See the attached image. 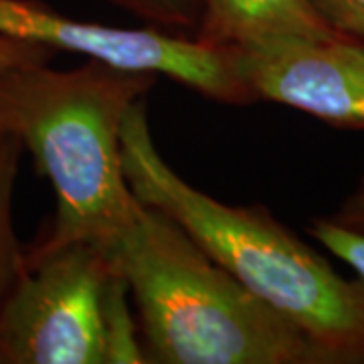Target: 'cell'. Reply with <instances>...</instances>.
Segmentation results:
<instances>
[{
    "label": "cell",
    "instance_id": "1",
    "mask_svg": "<svg viewBox=\"0 0 364 364\" xmlns=\"http://www.w3.org/2000/svg\"><path fill=\"white\" fill-rule=\"evenodd\" d=\"M49 65L0 71V132L21 140L55 193L51 223L26 257L71 243L105 247L134 223L142 203L124 174L122 128L158 79L97 59Z\"/></svg>",
    "mask_w": 364,
    "mask_h": 364
},
{
    "label": "cell",
    "instance_id": "2",
    "mask_svg": "<svg viewBox=\"0 0 364 364\" xmlns=\"http://www.w3.org/2000/svg\"><path fill=\"white\" fill-rule=\"evenodd\" d=\"M132 193L168 215L227 272L286 316L328 364H364V279L344 277L269 208L227 205L182 178L158 152L148 107L132 105L122 128Z\"/></svg>",
    "mask_w": 364,
    "mask_h": 364
},
{
    "label": "cell",
    "instance_id": "3",
    "mask_svg": "<svg viewBox=\"0 0 364 364\" xmlns=\"http://www.w3.org/2000/svg\"><path fill=\"white\" fill-rule=\"evenodd\" d=\"M102 249L128 284L146 363L328 364L298 326L162 210L142 203L130 227Z\"/></svg>",
    "mask_w": 364,
    "mask_h": 364
},
{
    "label": "cell",
    "instance_id": "4",
    "mask_svg": "<svg viewBox=\"0 0 364 364\" xmlns=\"http://www.w3.org/2000/svg\"><path fill=\"white\" fill-rule=\"evenodd\" d=\"M0 304V364H104V298L114 265L93 243L26 257Z\"/></svg>",
    "mask_w": 364,
    "mask_h": 364
},
{
    "label": "cell",
    "instance_id": "5",
    "mask_svg": "<svg viewBox=\"0 0 364 364\" xmlns=\"http://www.w3.org/2000/svg\"><path fill=\"white\" fill-rule=\"evenodd\" d=\"M0 35L55 53H77L109 65L164 75L219 104L255 102L237 77L229 53L210 51L191 37L156 26L95 25L57 13L37 0H0Z\"/></svg>",
    "mask_w": 364,
    "mask_h": 364
},
{
    "label": "cell",
    "instance_id": "6",
    "mask_svg": "<svg viewBox=\"0 0 364 364\" xmlns=\"http://www.w3.org/2000/svg\"><path fill=\"white\" fill-rule=\"evenodd\" d=\"M225 53L255 102L294 107L338 130L364 132L363 39L336 33Z\"/></svg>",
    "mask_w": 364,
    "mask_h": 364
},
{
    "label": "cell",
    "instance_id": "7",
    "mask_svg": "<svg viewBox=\"0 0 364 364\" xmlns=\"http://www.w3.org/2000/svg\"><path fill=\"white\" fill-rule=\"evenodd\" d=\"M336 33L310 0H205L193 39L210 51H235Z\"/></svg>",
    "mask_w": 364,
    "mask_h": 364
},
{
    "label": "cell",
    "instance_id": "8",
    "mask_svg": "<svg viewBox=\"0 0 364 364\" xmlns=\"http://www.w3.org/2000/svg\"><path fill=\"white\" fill-rule=\"evenodd\" d=\"M25 146L21 140L0 132V304L13 289L14 282L25 269V245L14 233L13 198Z\"/></svg>",
    "mask_w": 364,
    "mask_h": 364
},
{
    "label": "cell",
    "instance_id": "9",
    "mask_svg": "<svg viewBox=\"0 0 364 364\" xmlns=\"http://www.w3.org/2000/svg\"><path fill=\"white\" fill-rule=\"evenodd\" d=\"M130 301L128 284L114 267L104 298V364L146 363L138 316Z\"/></svg>",
    "mask_w": 364,
    "mask_h": 364
},
{
    "label": "cell",
    "instance_id": "10",
    "mask_svg": "<svg viewBox=\"0 0 364 364\" xmlns=\"http://www.w3.org/2000/svg\"><path fill=\"white\" fill-rule=\"evenodd\" d=\"M150 26L172 35L195 37L205 0H112Z\"/></svg>",
    "mask_w": 364,
    "mask_h": 364
},
{
    "label": "cell",
    "instance_id": "11",
    "mask_svg": "<svg viewBox=\"0 0 364 364\" xmlns=\"http://www.w3.org/2000/svg\"><path fill=\"white\" fill-rule=\"evenodd\" d=\"M308 235L314 241H318L324 249H328L334 257L344 261L352 272L360 279H364V235L354 233L348 229H342L338 225L326 219L314 217L306 227Z\"/></svg>",
    "mask_w": 364,
    "mask_h": 364
},
{
    "label": "cell",
    "instance_id": "12",
    "mask_svg": "<svg viewBox=\"0 0 364 364\" xmlns=\"http://www.w3.org/2000/svg\"><path fill=\"white\" fill-rule=\"evenodd\" d=\"M334 31L364 41V0H310Z\"/></svg>",
    "mask_w": 364,
    "mask_h": 364
},
{
    "label": "cell",
    "instance_id": "13",
    "mask_svg": "<svg viewBox=\"0 0 364 364\" xmlns=\"http://www.w3.org/2000/svg\"><path fill=\"white\" fill-rule=\"evenodd\" d=\"M57 53L26 41L11 39L0 35V71L25 65H47Z\"/></svg>",
    "mask_w": 364,
    "mask_h": 364
},
{
    "label": "cell",
    "instance_id": "14",
    "mask_svg": "<svg viewBox=\"0 0 364 364\" xmlns=\"http://www.w3.org/2000/svg\"><path fill=\"white\" fill-rule=\"evenodd\" d=\"M326 219H330L342 229L364 235V174L350 193L344 196L336 210L326 215Z\"/></svg>",
    "mask_w": 364,
    "mask_h": 364
}]
</instances>
